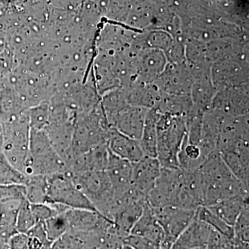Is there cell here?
I'll return each mask as SVG.
<instances>
[{
	"label": "cell",
	"mask_w": 249,
	"mask_h": 249,
	"mask_svg": "<svg viewBox=\"0 0 249 249\" xmlns=\"http://www.w3.org/2000/svg\"><path fill=\"white\" fill-rule=\"evenodd\" d=\"M219 154L235 178L249 187V149L227 150Z\"/></svg>",
	"instance_id": "cb8c5ba5"
},
{
	"label": "cell",
	"mask_w": 249,
	"mask_h": 249,
	"mask_svg": "<svg viewBox=\"0 0 249 249\" xmlns=\"http://www.w3.org/2000/svg\"><path fill=\"white\" fill-rule=\"evenodd\" d=\"M106 232H67L52 244L51 249H97Z\"/></svg>",
	"instance_id": "44dd1931"
},
{
	"label": "cell",
	"mask_w": 249,
	"mask_h": 249,
	"mask_svg": "<svg viewBox=\"0 0 249 249\" xmlns=\"http://www.w3.org/2000/svg\"><path fill=\"white\" fill-rule=\"evenodd\" d=\"M1 124L4 135L3 154L15 168L24 173L31 134L27 111Z\"/></svg>",
	"instance_id": "277c9868"
},
{
	"label": "cell",
	"mask_w": 249,
	"mask_h": 249,
	"mask_svg": "<svg viewBox=\"0 0 249 249\" xmlns=\"http://www.w3.org/2000/svg\"><path fill=\"white\" fill-rule=\"evenodd\" d=\"M25 199V186L22 185H0V202L9 199Z\"/></svg>",
	"instance_id": "d590c367"
},
{
	"label": "cell",
	"mask_w": 249,
	"mask_h": 249,
	"mask_svg": "<svg viewBox=\"0 0 249 249\" xmlns=\"http://www.w3.org/2000/svg\"><path fill=\"white\" fill-rule=\"evenodd\" d=\"M35 217L31 211V204L27 199H23L18 214L17 228L18 232L27 233L36 224Z\"/></svg>",
	"instance_id": "1f68e13d"
},
{
	"label": "cell",
	"mask_w": 249,
	"mask_h": 249,
	"mask_svg": "<svg viewBox=\"0 0 249 249\" xmlns=\"http://www.w3.org/2000/svg\"><path fill=\"white\" fill-rule=\"evenodd\" d=\"M160 161L155 157H143L132 163V184L147 196L160 173Z\"/></svg>",
	"instance_id": "2e32d148"
},
{
	"label": "cell",
	"mask_w": 249,
	"mask_h": 249,
	"mask_svg": "<svg viewBox=\"0 0 249 249\" xmlns=\"http://www.w3.org/2000/svg\"><path fill=\"white\" fill-rule=\"evenodd\" d=\"M68 232H107L114 223L99 213L86 209H68L65 212Z\"/></svg>",
	"instance_id": "4fadbf2b"
},
{
	"label": "cell",
	"mask_w": 249,
	"mask_h": 249,
	"mask_svg": "<svg viewBox=\"0 0 249 249\" xmlns=\"http://www.w3.org/2000/svg\"><path fill=\"white\" fill-rule=\"evenodd\" d=\"M211 227L195 216L189 225L177 238L170 249H191L206 247Z\"/></svg>",
	"instance_id": "ac0fdd59"
},
{
	"label": "cell",
	"mask_w": 249,
	"mask_h": 249,
	"mask_svg": "<svg viewBox=\"0 0 249 249\" xmlns=\"http://www.w3.org/2000/svg\"><path fill=\"white\" fill-rule=\"evenodd\" d=\"M25 186V199L31 204H45L47 197V177H28Z\"/></svg>",
	"instance_id": "484cf974"
},
{
	"label": "cell",
	"mask_w": 249,
	"mask_h": 249,
	"mask_svg": "<svg viewBox=\"0 0 249 249\" xmlns=\"http://www.w3.org/2000/svg\"><path fill=\"white\" fill-rule=\"evenodd\" d=\"M196 217L201 221L206 223L211 229L219 232L231 240H233V227L229 225L227 222L213 213L206 206H202L196 210Z\"/></svg>",
	"instance_id": "4316f807"
},
{
	"label": "cell",
	"mask_w": 249,
	"mask_h": 249,
	"mask_svg": "<svg viewBox=\"0 0 249 249\" xmlns=\"http://www.w3.org/2000/svg\"><path fill=\"white\" fill-rule=\"evenodd\" d=\"M160 112L156 108L148 109L145 116V124L142 137L139 139L144 155L157 158V124Z\"/></svg>",
	"instance_id": "d4e9b609"
},
{
	"label": "cell",
	"mask_w": 249,
	"mask_h": 249,
	"mask_svg": "<svg viewBox=\"0 0 249 249\" xmlns=\"http://www.w3.org/2000/svg\"><path fill=\"white\" fill-rule=\"evenodd\" d=\"M124 249H133L131 248V247H128V246L124 245Z\"/></svg>",
	"instance_id": "ab89813d"
},
{
	"label": "cell",
	"mask_w": 249,
	"mask_h": 249,
	"mask_svg": "<svg viewBox=\"0 0 249 249\" xmlns=\"http://www.w3.org/2000/svg\"><path fill=\"white\" fill-rule=\"evenodd\" d=\"M43 224L47 236L52 242H55L68 232L65 212L52 216Z\"/></svg>",
	"instance_id": "4dcf8cb0"
},
{
	"label": "cell",
	"mask_w": 249,
	"mask_h": 249,
	"mask_svg": "<svg viewBox=\"0 0 249 249\" xmlns=\"http://www.w3.org/2000/svg\"><path fill=\"white\" fill-rule=\"evenodd\" d=\"M211 108L232 116H249L247 85L216 91Z\"/></svg>",
	"instance_id": "7c38bea8"
},
{
	"label": "cell",
	"mask_w": 249,
	"mask_h": 249,
	"mask_svg": "<svg viewBox=\"0 0 249 249\" xmlns=\"http://www.w3.org/2000/svg\"><path fill=\"white\" fill-rule=\"evenodd\" d=\"M124 240L116 231L114 224L111 226L97 249H124Z\"/></svg>",
	"instance_id": "e575fe53"
},
{
	"label": "cell",
	"mask_w": 249,
	"mask_h": 249,
	"mask_svg": "<svg viewBox=\"0 0 249 249\" xmlns=\"http://www.w3.org/2000/svg\"><path fill=\"white\" fill-rule=\"evenodd\" d=\"M47 203L98 212L91 201L76 186L71 174L68 171L47 177Z\"/></svg>",
	"instance_id": "5b68a950"
},
{
	"label": "cell",
	"mask_w": 249,
	"mask_h": 249,
	"mask_svg": "<svg viewBox=\"0 0 249 249\" xmlns=\"http://www.w3.org/2000/svg\"><path fill=\"white\" fill-rule=\"evenodd\" d=\"M234 240L249 242V206L241 213L233 226Z\"/></svg>",
	"instance_id": "d6a6232c"
},
{
	"label": "cell",
	"mask_w": 249,
	"mask_h": 249,
	"mask_svg": "<svg viewBox=\"0 0 249 249\" xmlns=\"http://www.w3.org/2000/svg\"><path fill=\"white\" fill-rule=\"evenodd\" d=\"M182 177L179 168H161L160 177L147 194V202L155 209L173 206Z\"/></svg>",
	"instance_id": "9c48e42d"
},
{
	"label": "cell",
	"mask_w": 249,
	"mask_h": 249,
	"mask_svg": "<svg viewBox=\"0 0 249 249\" xmlns=\"http://www.w3.org/2000/svg\"><path fill=\"white\" fill-rule=\"evenodd\" d=\"M28 176L15 168L4 154H0V185H24L28 181Z\"/></svg>",
	"instance_id": "83f0119b"
},
{
	"label": "cell",
	"mask_w": 249,
	"mask_h": 249,
	"mask_svg": "<svg viewBox=\"0 0 249 249\" xmlns=\"http://www.w3.org/2000/svg\"><path fill=\"white\" fill-rule=\"evenodd\" d=\"M129 234L146 237L162 246L164 240V232L157 220L155 209L147 201L144 206L142 215Z\"/></svg>",
	"instance_id": "ffe728a7"
},
{
	"label": "cell",
	"mask_w": 249,
	"mask_h": 249,
	"mask_svg": "<svg viewBox=\"0 0 249 249\" xmlns=\"http://www.w3.org/2000/svg\"><path fill=\"white\" fill-rule=\"evenodd\" d=\"M206 249H233V241L212 229Z\"/></svg>",
	"instance_id": "8d00e7d4"
},
{
	"label": "cell",
	"mask_w": 249,
	"mask_h": 249,
	"mask_svg": "<svg viewBox=\"0 0 249 249\" xmlns=\"http://www.w3.org/2000/svg\"><path fill=\"white\" fill-rule=\"evenodd\" d=\"M246 50L212 64L211 77L216 91L245 86L248 83V61Z\"/></svg>",
	"instance_id": "52a82bcc"
},
{
	"label": "cell",
	"mask_w": 249,
	"mask_h": 249,
	"mask_svg": "<svg viewBox=\"0 0 249 249\" xmlns=\"http://www.w3.org/2000/svg\"><path fill=\"white\" fill-rule=\"evenodd\" d=\"M106 171L116 196L124 193L132 185V163L110 151Z\"/></svg>",
	"instance_id": "d6986e66"
},
{
	"label": "cell",
	"mask_w": 249,
	"mask_h": 249,
	"mask_svg": "<svg viewBox=\"0 0 249 249\" xmlns=\"http://www.w3.org/2000/svg\"><path fill=\"white\" fill-rule=\"evenodd\" d=\"M107 143L113 155L132 163L139 161L145 156L139 141L130 138L112 127L108 132Z\"/></svg>",
	"instance_id": "e0dca14e"
},
{
	"label": "cell",
	"mask_w": 249,
	"mask_h": 249,
	"mask_svg": "<svg viewBox=\"0 0 249 249\" xmlns=\"http://www.w3.org/2000/svg\"><path fill=\"white\" fill-rule=\"evenodd\" d=\"M198 172L202 183L204 206L235 196L249 197V187L235 178L217 150L206 157Z\"/></svg>",
	"instance_id": "6da1fadb"
},
{
	"label": "cell",
	"mask_w": 249,
	"mask_h": 249,
	"mask_svg": "<svg viewBox=\"0 0 249 249\" xmlns=\"http://www.w3.org/2000/svg\"><path fill=\"white\" fill-rule=\"evenodd\" d=\"M163 51L144 48L137 55V80L143 83H154L168 65Z\"/></svg>",
	"instance_id": "5bb4252c"
},
{
	"label": "cell",
	"mask_w": 249,
	"mask_h": 249,
	"mask_svg": "<svg viewBox=\"0 0 249 249\" xmlns=\"http://www.w3.org/2000/svg\"><path fill=\"white\" fill-rule=\"evenodd\" d=\"M124 245L133 249H161V246L146 237L129 234L124 239Z\"/></svg>",
	"instance_id": "836d02e7"
},
{
	"label": "cell",
	"mask_w": 249,
	"mask_h": 249,
	"mask_svg": "<svg viewBox=\"0 0 249 249\" xmlns=\"http://www.w3.org/2000/svg\"><path fill=\"white\" fill-rule=\"evenodd\" d=\"M67 171L66 163L55 151L45 130H31L28 155L24 173L51 176Z\"/></svg>",
	"instance_id": "3957f363"
},
{
	"label": "cell",
	"mask_w": 249,
	"mask_h": 249,
	"mask_svg": "<svg viewBox=\"0 0 249 249\" xmlns=\"http://www.w3.org/2000/svg\"><path fill=\"white\" fill-rule=\"evenodd\" d=\"M157 130V158L160 167L179 168L178 155L187 134L186 118L160 113Z\"/></svg>",
	"instance_id": "7a4b0ae2"
},
{
	"label": "cell",
	"mask_w": 249,
	"mask_h": 249,
	"mask_svg": "<svg viewBox=\"0 0 249 249\" xmlns=\"http://www.w3.org/2000/svg\"><path fill=\"white\" fill-rule=\"evenodd\" d=\"M71 174L76 186L91 201L98 212L106 217L114 197V191L106 170Z\"/></svg>",
	"instance_id": "8992f818"
},
{
	"label": "cell",
	"mask_w": 249,
	"mask_h": 249,
	"mask_svg": "<svg viewBox=\"0 0 249 249\" xmlns=\"http://www.w3.org/2000/svg\"><path fill=\"white\" fill-rule=\"evenodd\" d=\"M109 156L107 142H101L84 153L73 156L67 164V171L81 173L93 170H106Z\"/></svg>",
	"instance_id": "9a60e30c"
},
{
	"label": "cell",
	"mask_w": 249,
	"mask_h": 249,
	"mask_svg": "<svg viewBox=\"0 0 249 249\" xmlns=\"http://www.w3.org/2000/svg\"><path fill=\"white\" fill-rule=\"evenodd\" d=\"M147 110L145 108L128 105L106 119L109 127L130 138L139 141Z\"/></svg>",
	"instance_id": "8fae6325"
},
{
	"label": "cell",
	"mask_w": 249,
	"mask_h": 249,
	"mask_svg": "<svg viewBox=\"0 0 249 249\" xmlns=\"http://www.w3.org/2000/svg\"><path fill=\"white\" fill-rule=\"evenodd\" d=\"M7 242L10 249H28V237L26 233L18 232Z\"/></svg>",
	"instance_id": "74e56055"
},
{
	"label": "cell",
	"mask_w": 249,
	"mask_h": 249,
	"mask_svg": "<svg viewBox=\"0 0 249 249\" xmlns=\"http://www.w3.org/2000/svg\"><path fill=\"white\" fill-rule=\"evenodd\" d=\"M28 237V249H51L52 242L46 232L43 223H37L26 233Z\"/></svg>",
	"instance_id": "f546056e"
},
{
	"label": "cell",
	"mask_w": 249,
	"mask_h": 249,
	"mask_svg": "<svg viewBox=\"0 0 249 249\" xmlns=\"http://www.w3.org/2000/svg\"><path fill=\"white\" fill-rule=\"evenodd\" d=\"M0 249H10L8 242L0 238Z\"/></svg>",
	"instance_id": "f35d334b"
},
{
	"label": "cell",
	"mask_w": 249,
	"mask_h": 249,
	"mask_svg": "<svg viewBox=\"0 0 249 249\" xmlns=\"http://www.w3.org/2000/svg\"><path fill=\"white\" fill-rule=\"evenodd\" d=\"M249 206V197L235 196L206 207L222 218L224 222L233 227L241 213Z\"/></svg>",
	"instance_id": "7402d4cb"
},
{
	"label": "cell",
	"mask_w": 249,
	"mask_h": 249,
	"mask_svg": "<svg viewBox=\"0 0 249 249\" xmlns=\"http://www.w3.org/2000/svg\"><path fill=\"white\" fill-rule=\"evenodd\" d=\"M155 211L157 220L164 232L161 249H170L180 234L192 222L196 211L176 206H166L155 209Z\"/></svg>",
	"instance_id": "ba28073f"
},
{
	"label": "cell",
	"mask_w": 249,
	"mask_h": 249,
	"mask_svg": "<svg viewBox=\"0 0 249 249\" xmlns=\"http://www.w3.org/2000/svg\"><path fill=\"white\" fill-rule=\"evenodd\" d=\"M206 249V247H199V248H195V249Z\"/></svg>",
	"instance_id": "60d3db41"
},
{
	"label": "cell",
	"mask_w": 249,
	"mask_h": 249,
	"mask_svg": "<svg viewBox=\"0 0 249 249\" xmlns=\"http://www.w3.org/2000/svg\"><path fill=\"white\" fill-rule=\"evenodd\" d=\"M22 200L9 199L0 202V238L6 242L18 232V214Z\"/></svg>",
	"instance_id": "603a6c76"
},
{
	"label": "cell",
	"mask_w": 249,
	"mask_h": 249,
	"mask_svg": "<svg viewBox=\"0 0 249 249\" xmlns=\"http://www.w3.org/2000/svg\"><path fill=\"white\" fill-rule=\"evenodd\" d=\"M31 130H45L50 117L49 102L41 103L27 110Z\"/></svg>",
	"instance_id": "f1b7e54d"
},
{
	"label": "cell",
	"mask_w": 249,
	"mask_h": 249,
	"mask_svg": "<svg viewBox=\"0 0 249 249\" xmlns=\"http://www.w3.org/2000/svg\"><path fill=\"white\" fill-rule=\"evenodd\" d=\"M194 73L187 62L170 64L153 83L160 92L169 95H190L194 83Z\"/></svg>",
	"instance_id": "30bf717a"
}]
</instances>
